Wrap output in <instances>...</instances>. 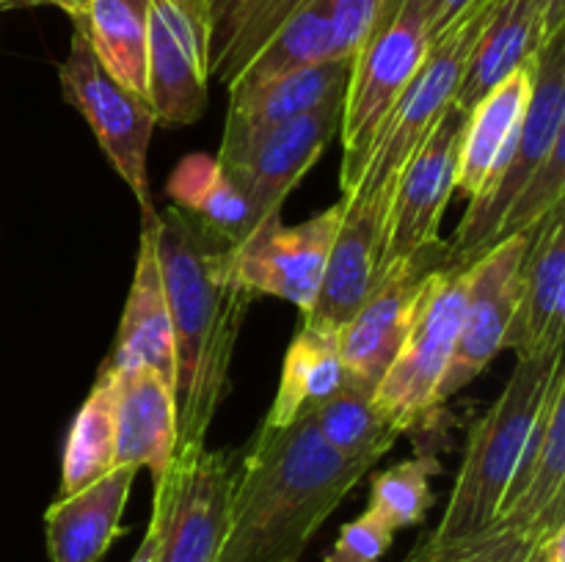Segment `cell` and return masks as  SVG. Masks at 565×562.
Masks as SVG:
<instances>
[{
	"instance_id": "1",
	"label": "cell",
	"mask_w": 565,
	"mask_h": 562,
	"mask_svg": "<svg viewBox=\"0 0 565 562\" xmlns=\"http://www.w3.org/2000/svg\"><path fill=\"white\" fill-rule=\"evenodd\" d=\"M160 279L174 328L177 452L193 455L230 395V369L237 336L254 295L237 284L230 242L199 224L185 209L152 215Z\"/></svg>"
},
{
	"instance_id": "2",
	"label": "cell",
	"mask_w": 565,
	"mask_h": 562,
	"mask_svg": "<svg viewBox=\"0 0 565 562\" xmlns=\"http://www.w3.org/2000/svg\"><path fill=\"white\" fill-rule=\"evenodd\" d=\"M373 466L331 450L307 413L287 428L259 424L232 472L218 562H301L318 529Z\"/></svg>"
},
{
	"instance_id": "3",
	"label": "cell",
	"mask_w": 565,
	"mask_h": 562,
	"mask_svg": "<svg viewBox=\"0 0 565 562\" xmlns=\"http://www.w3.org/2000/svg\"><path fill=\"white\" fill-rule=\"evenodd\" d=\"M561 367L563 350L552 356L519 358L505 389L469 430L467 450L445 516L425 538L434 543H447V540L478 534L494 521L522 457L524 441Z\"/></svg>"
},
{
	"instance_id": "4",
	"label": "cell",
	"mask_w": 565,
	"mask_h": 562,
	"mask_svg": "<svg viewBox=\"0 0 565 562\" xmlns=\"http://www.w3.org/2000/svg\"><path fill=\"white\" fill-rule=\"evenodd\" d=\"M430 50L423 0H386L351 58L342 97L340 191L351 196L367 165L375 136Z\"/></svg>"
},
{
	"instance_id": "5",
	"label": "cell",
	"mask_w": 565,
	"mask_h": 562,
	"mask_svg": "<svg viewBox=\"0 0 565 562\" xmlns=\"http://www.w3.org/2000/svg\"><path fill=\"white\" fill-rule=\"evenodd\" d=\"M497 3L500 0H475L458 17L456 25L447 28L430 44L419 72L408 83L403 97L397 99V105L386 116L381 132L375 136L356 191L351 196H342V202L373 204V207L390 209L397 176L406 169V163L417 152L419 143L434 130L441 114L456 99L461 77L467 72L469 55H472L475 44H478L480 33H483L486 22H489Z\"/></svg>"
},
{
	"instance_id": "6",
	"label": "cell",
	"mask_w": 565,
	"mask_h": 562,
	"mask_svg": "<svg viewBox=\"0 0 565 562\" xmlns=\"http://www.w3.org/2000/svg\"><path fill=\"white\" fill-rule=\"evenodd\" d=\"M565 138V31L546 39L533 55V94L519 130L516 147L508 154L494 180L475 198L456 229V240L447 242V262L472 264L497 246V229L508 207L519 196L530 176L550 158L557 141Z\"/></svg>"
},
{
	"instance_id": "7",
	"label": "cell",
	"mask_w": 565,
	"mask_h": 562,
	"mask_svg": "<svg viewBox=\"0 0 565 562\" xmlns=\"http://www.w3.org/2000/svg\"><path fill=\"white\" fill-rule=\"evenodd\" d=\"M467 281L469 264H441L434 270L401 350L375 386V408L401 435L439 411L436 391L456 350Z\"/></svg>"
},
{
	"instance_id": "8",
	"label": "cell",
	"mask_w": 565,
	"mask_h": 562,
	"mask_svg": "<svg viewBox=\"0 0 565 562\" xmlns=\"http://www.w3.org/2000/svg\"><path fill=\"white\" fill-rule=\"evenodd\" d=\"M70 53L58 64V83L64 99L88 121L105 158L136 196L143 215L158 213L149 193L147 154L152 130L158 127L152 108L105 72L88 44L86 33L72 22Z\"/></svg>"
},
{
	"instance_id": "9",
	"label": "cell",
	"mask_w": 565,
	"mask_h": 562,
	"mask_svg": "<svg viewBox=\"0 0 565 562\" xmlns=\"http://www.w3.org/2000/svg\"><path fill=\"white\" fill-rule=\"evenodd\" d=\"M235 457L224 450H199L174 457L154 483L152 518L158 562H218L230 516Z\"/></svg>"
},
{
	"instance_id": "10",
	"label": "cell",
	"mask_w": 565,
	"mask_h": 562,
	"mask_svg": "<svg viewBox=\"0 0 565 562\" xmlns=\"http://www.w3.org/2000/svg\"><path fill=\"white\" fill-rule=\"evenodd\" d=\"M441 264H450L445 240L381 268L362 306L340 328V350L351 383L375 391L412 328L430 275Z\"/></svg>"
},
{
	"instance_id": "11",
	"label": "cell",
	"mask_w": 565,
	"mask_h": 562,
	"mask_svg": "<svg viewBox=\"0 0 565 562\" xmlns=\"http://www.w3.org/2000/svg\"><path fill=\"white\" fill-rule=\"evenodd\" d=\"M147 99L154 121L202 119L210 94V14L204 0H147Z\"/></svg>"
},
{
	"instance_id": "12",
	"label": "cell",
	"mask_w": 565,
	"mask_h": 562,
	"mask_svg": "<svg viewBox=\"0 0 565 562\" xmlns=\"http://www.w3.org/2000/svg\"><path fill=\"white\" fill-rule=\"evenodd\" d=\"M340 220L342 198L298 226H285L281 218L265 220L246 240L230 248L237 284L254 298L274 295L307 314L323 284Z\"/></svg>"
},
{
	"instance_id": "13",
	"label": "cell",
	"mask_w": 565,
	"mask_h": 562,
	"mask_svg": "<svg viewBox=\"0 0 565 562\" xmlns=\"http://www.w3.org/2000/svg\"><path fill=\"white\" fill-rule=\"evenodd\" d=\"M533 235L505 237L469 264L467 301L456 350L436 391L439 408L467 389L494 361L497 353L505 350V334L519 298V270Z\"/></svg>"
},
{
	"instance_id": "14",
	"label": "cell",
	"mask_w": 565,
	"mask_h": 562,
	"mask_svg": "<svg viewBox=\"0 0 565 562\" xmlns=\"http://www.w3.org/2000/svg\"><path fill=\"white\" fill-rule=\"evenodd\" d=\"M467 116V110L450 105L397 176L381 268L392 259L419 253L441 242L439 226L456 193Z\"/></svg>"
},
{
	"instance_id": "15",
	"label": "cell",
	"mask_w": 565,
	"mask_h": 562,
	"mask_svg": "<svg viewBox=\"0 0 565 562\" xmlns=\"http://www.w3.org/2000/svg\"><path fill=\"white\" fill-rule=\"evenodd\" d=\"M342 97L329 99L312 114L276 127L263 141L254 143L246 158L232 165H221L246 196L252 209V231L265 220L281 218V207L292 187L340 136Z\"/></svg>"
},
{
	"instance_id": "16",
	"label": "cell",
	"mask_w": 565,
	"mask_h": 562,
	"mask_svg": "<svg viewBox=\"0 0 565 562\" xmlns=\"http://www.w3.org/2000/svg\"><path fill=\"white\" fill-rule=\"evenodd\" d=\"M565 204L535 229L519 270V298L505 334L516 358L552 356L565 339Z\"/></svg>"
},
{
	"instance_id": "17",
	"label": "cell",
	"mask_w": 565,
	"mask_h": 562,
	"mask_svg": "<svg viewBox=\"0 0 565 562\" xmlns=\"http://www.w3.org/2000/svg\"><path fill=\"white\" fill-rule=\"evenodd\" d=\"M348 75H351V58H329L276 77L241 97H230L224 136L215 160L221 165L237 163L276 127L312 114L329 99L342 97Z\"/></svg>"
},
{
	"instance_id": "18",
	"label": "cell",
	"mask_w": 565,
	"mask_h": 562,
	"mask_svg": "<svg viewBox=\"0 0 565 562\" xmlns=\"http://www.w3.org/2000/svg\"><path fill=\"white\" fill-rule=\"evenodd\" d=\"M108 375L114 383L116 463L149 468L152 483H160L177 452L174 383L149 367Z\"/></svg>"
},
{
	"instance_id": "19",
	"label": "cell",
	"mask_w": 565,
	"mask_h": 562,
	"mask_svg": "<svg viewBox=\"0 0 565 562\" xmlns=\"http://www.w3.org/2000/svg\"><path fill=\"white\" fill-rule=\"evenodd\" d=\"M152 215H143L136 273H132L114 347L99 369L119 372L130 367H149L174 383V328H171L169 303H166L163 279H160Z\"/></svg>"
},
{
	"instance_id": "20",
	"label": "cell",
	"mask_w": 565,
	"mask_h": 562,
	"mask_svg": "<svg viewBox=\"0 0 565 562\" xmlns=\"http://www.w3.org/2000/svg\"><path fill=\"white\" fill-rule=\"evenodd\" d=\"M138 468L116 463L108 474L70 496H55L44 512L50 562H99L121 538V512Z\"/></svg>"
},
{
	"instance_id": "21",
	"label": "cell",
	"mask_w": 565,
	"mask_h": 562,
	"mask_svg": "<svg viewBox=\"0 0 565 562\" xmlns=\"http://www.w3.org/2000/svg\"><path fill=\"white\" fill-rule=\"evenodd\" d=\"M533 94V61L491 88L467 116V130L458 158L456 191L475 198L516 147L524 114Z\"/></svg>"
},
{
	"instance_id": "22",
	"label": "cell",
	"mask_w": 565,
	"mask_h": 562,
	"mask_svg": "<svg viewBox=\"0 0 565 562\" xmlns=\"http://www.w3.org/2000/svg\"><path fill=\"white\" fill-rule=\"evenodd\" d=\"M345 383L348 372L340 350V328L301 320L287 347L279 389L263 424L287 428L298 417L337 395Z\"/></svg>"
},
{
	"instance_id": "23",
	"label": "cell",
	"mask_w": 565,
	"mask_h": 562,
	"mask_svg": "<svg viewBox=\"0 0 565 562\" xmlns=\"http://www.w3.org/2000/svg\"><path fill=\"white\" fill-rule=\"evenodd\" d=\"M544 42V28L530 0H500L469 55L452 105L469 114L491 88L527 66Z\"/></svg>"
},
{
	"instance_id": "24",
	"label": "cell",
	"mask_w": 565,
	"mask_h": 562,
	"mask_svg": "<svg viewBox=\"0 0 565 562\" xmlns=\"http://www.w3.org/2000/svg\"><path fill=\"white\" fill-rule=\"evenodd\" d=\"M334 58L331 0H307L230 80V97L254 91L281 75Z\"/></svg>"
},
{
	"instance_id": "25",
	"label": "cell",
	"mask_w": 565,
	"mask_h": 562,
	"mask_svg": "<svg viewBox=\"0 0 565 562\" xmlns=\"http://www.w3.org/2000/svg\"><path fill=\"white\" fill-rule=\"evenodd\" d=\"M171 204L224 237L230 246L252 235V209L241 187L210 154H188L166 182Z\"/></svg>"
},
{
	"instance_id": "26",
	"label": "cell",
	"mask_w": 565,
	"mask_h": 562,
	"mask_svg": "<svg viewBox=\"0 0 565 562\" xmlns=\"http://www.w3.org/2000/svg\"><path fill=\"white\" fill-rule=\"evenodd\" d=\"M147 0H92L86 14L75 20L105 72L143 99H147Z\"/></svg>"
},
{
	"instance_id": "27",
	"label": "cell",
	"mask_w": 565,
	"mask_h": 562,
	"mask_svg": "<svg viewBox=\"0 0 565 562\" xmlns=\"http://www.w3.org/2000/svg\"><path fill=\"white\" fill-rule=\"evenodd\" d=\"M116 466L114 383L108 372H97L92 391L77 408L64 441L58 496L86 488Z\"/></svg>"
},
{
	"instance_id": "28",
	"label": "cell",
	"mask_w": 565,
	"mask_h": 562,
	"mask_svg": "<svg viewBox=\"0 0 565 562\" xmlns=\"http://www.w3.org/2000/svg\"><path fill=\"white\" fill-rule=\"evenodd\" d=\"M307 0H232L210 25V83L230 86L254 53Z\"/></svg>"
},
{
	"instance_id": "29",
	"label": "cell",
	"mask_w": 565,
	"mask_h": 562,
	"mask_svg": "<svg viewBox=\"0 0 565 562\" xmlns=\"http://www.w3.org/2000/svg\"><path fill=\"white\" fill-rule=\"evenodd\" d=\"M320 439L342 457H364L379 463L401 433L386 422L373 402V391L348 380L337 395L307 411Z\"/></svg>"
},
{
	"instance_id": "30",
	"label": "cell",
	"mask_w": 565,
	"mask_h": 562,
	"mask_svg": "<svg viewBox=\"0 0 565 562\" xmlns=\"http://www.w3.org/2000/svg\"><path fill=\"white\" fill-rule=\"evenodd\" d=\"M436 474H441V461L434 452L408 457V461L375 474L373 485H370L367 512H373L392 532L417 527L425 521L436 501L434 490H430V477Z\"/></svg>"
},
{
	"instance_id": "31",
	"label": "cell",
	"mask_w": 565,
	"mask_h": 562,
	"mask_svg": "<svg viewBox=\"0 0 565 562\" xmlns=\"http://www.w3.org/2000/svg\"><path fill=\"white\" fill-rule=\"evenodd\" d=\"M539 540H544V534L524 532L494 518L489 527L469 538L447 543L423 538L403 562H524Z\"/></svg>"
},
{
	"instance_id": "32",
	"label": "cell",
	"mask_w": 565,
	"mask_h": 562,
	"mask_svg": "<svg viewBox=\"0 0 565 562\" xmlns=\"http://www.w3.org/2000/svg\"><path fill=\"white\" fill-rule=\"evenodd\" d=\"M561 204H565V138L555 143L550 158L535 169L527 185L513 198L497 229V242L513 235H533L546 215Z\"/></svg>"
},
{
	"instance_id": "33",
	"label": "cell",
	"mask_w": 565,
	"mask_h": 562,
	"mask_svg": "<svg viewBox=\"0 0 565 562\" xmlns=\"http://www.w3.org/2000/svg\"><path fill=\"white\" fill-rule=\"evenodd\" d=\"M392 543H395V532L386 529L373 512L364 510L340 529V538L320 562H381Z\"/></svg>"
},
{
	"instance_id": "34",
	"label": "cell",
	"mask_w": 565,
	"mask_h": 562,
	"mask_svg": "<svg viewBox=\"0 0 565 562\" xmlns=\"http://www.w3.org/2000/svg\"><path fill=\"white\" fill-rule=\"evenodd\" d=\"M386 0H331L334 58H353Z\"/></svg>"
},
{
	"instance_id": "35",
	"label": "cell",
	"mask_w": 565,
	"mask_h": 562,
	"mask_svg": "<svg viewBox=\"0 0 565 562\" xmlns=\"http://www.w3.org/2000/svg\"><path fill=\"white\" fill-rule=\"evenodd\" d=\"M425 14H428L430 44L441 36L450 25H456L458 17L475 3V0H423Z\"/></svg>"
},
{
	"instance_id": "36",
	"label": "cell",
	"mask_w": 565,
	"mask_h": 562,
	"mask_svg": "<svg viewBox=\"0 0 565 562\" xmlns=\"http://www.w3.org/2000/svg\"><path fill=\"white\" fill-rule=\"evenodd\" d=\"M530 6L539 14L546 39L565 31V0H530Z\"/></svg>"
},
{
	"instance_id": "37",
	"label": "cell",
	"mask_w": 565,
	"mask_h": 562,
	"mask_svg": "<svg viewBox=\"0 0 565 562\" xmlns=\"http://www.w3.org/2000/svg\"><path fill=\"white\" fill-rule=\"evenodd\" d=\"M524 562H565V529L539 540Z\"/></svg>"
},
{
	"instance_id": "38",
	"label": "cell",
	"mask_w": 565,
	"mask_h": 562,
	"mask_svg": "<svg viewBox=\"0 0 565 562\" xmlns=\"http://www.w3.org/2000/svg\"><path fill=\"white\" fill-rule=\"evenodd\" d=\"M130 562H158V529H154L152 521H149L147 534H143L141 545H138Z\"/></svg>"
},
{
	"instance_id": "39",
	"label": "cell",
	"mask_w": 565,
	"mask_h": 562,
	"mask_svg": "<svg viewBox=\"0 0 565 562\" xmlns=\"http://www.w3.org/2000/svg\"><path fill=\"white\" fill-rule=\"evenodd\" d=\"M39 3L55 6V9H61V11H64V14H70V20L75 22V20H81L83 14H86L88 3H92V0H36V6Z\"/></svg>"
},
{
	"instance_id": "40",
	"label": "cell",
	"mask_w": 565,
	"mask_h": 562,
	"mask_svg": "<svg viewBox=\"0 0 565 562\" xmlns=\"http://www.w3.org/2000/svg\"><path fill=\"white\" fill-rule=\"evenodd\" d=\"M230 3L232 0H204V6H207V14H210V25H213V20H218V17L224 14V9Z\"/></svg>"
},
{
	"instance_id": "41",
	"label": "cell",
	"mask_w": 565,
	"mask_h": 562,
	"mask_svg": "<svg viewBox=\"0 0 565 562\" xmlns=\"http://www.w3.org/2000/svg\"><path fill=\"white\" fill-rule=\"evenodd\" d=\"M25 6H36V0H0V11H3V9H25Z\"/></svg>"
}]
</instances>
